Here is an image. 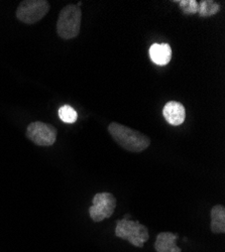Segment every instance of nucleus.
<instances>
[{"instance_id":"obj_7","label":"nucleus","mask_w":225,"mask_h":252,"mask_svg":"<svg viewBox=\"0 0 225 252\" xmlns=\"http://www.w3.org/2000/svg\"><path fill=\"white\" fill-rule=\"evenodd\" d=\"M162 116L166 121L174 126L181 125L186 118V110L178 101H170L162 108Z\"/></svg>"},{"instance_id":"obj_3","label":"nucleus","mask_w":225,"mask_h":252,"mask_svg":"<svg viewBox=\"0 0 225 252\" xmlns=\"http://www.w3.org/2000/svg\"><path fill=\"white\" fill-rule=\"evenodd\" d=\"M115 235L122 240H128L131 245L138 248L144 247V243L150 238L149 229L145 225L126 218L117 221Z\"/></svg>"},{"instance_id":"obj_4","label":"nucleus","mask_w":225,"mask_h":252,"mask_svg":"<svg viewBox=\"0 0 225 252\" xmlns=\"http://www.w3.org/2000/svg\"><path fill=\"white\" fill-rule=\"evenodd\" d=\"M50 10V3L46 0H25L16 9V17L27 25H33L44 18Z\"/></svg>"},{"instance_id":"obj_12","label":"nucleus","mask_w":225,"mask_h":252,"mask_svg":"<svg viewBox=\"0 0 225 252\" xmlns=\"http://www.w3.org/2000/svg\"><path fill=\"white\" fill-rule=\"evenodd\" d=\"M58 114L60 119L65 123H74L78 117L76 110L69 106V105H64V106L61 107L58 111Z\"/></svg>"},{"instance_id":"obj_2","label":"nucleus","mask_w":225,"mask_h":252,"mask_svg":"<svg viewBox=\"0 0 225 252\" xmlns=\"http://www.w3.org/2000/svg\"><path fill=\"white\" fill-rule=\"evenodd\" d=\"M82 11L76 4H69L60 11L57 22V32L63 39H71L79 34Z\"/></svg>"},{"instance_id":"obj_8","label":"nucleus","mask_w":225,"mask_h":252,"mask_svg":"<svg viewBox=\"0 0 225 252\" xmlns=\"http://www.w3.org/2000/svg\"><path fill=\"white\" fill-rule=\"evenodd\" d=\"M177 234L172 232H161L158 234L154 247L157 252H181V248L176 244Z\"/></svg>"},{"instance_id":"obj_6","label":"nucleus","mask_w":225,"mask_h":252,"mask_svg":"<svg viewBox=\"0 0 225 252\" xmlns=\"http://www.w3.org/2000/svg\"><path fill=\"white\" fill-rule=\"evenodd\" d=\"M27 136L36 145L51 146L57 139V130L51 124L35 121L28 126Z\"/></svg>"},{"instance_id":"obj_9","label":"nucleus","mask_w":225,"mask_h":252,"mask_svg":"<svg viewBox=\"0 0 225 252\" xmlns=\"http://www.w3.org/2000/svg\"><path fill=\"white\" fill-rule=\"evenodd\" d=\"M150 58L158 66L168 65L172 59V49L169 44H154L150 48Z\"/></svg>"},{"instance_id":"obj_11","label":"nucleus","mask_w":225,"mask_h":252,"mask_svg":"<svg viewBox=\"0 0 225 252\" xmlns=\"http://www.w3.org/2000/svg\"><path fill=\"white\" fill-rule=\"evenodd\" d=\"M220 9V5L212 1V0H202L199 2V9L198 13L201 17H208L216 14Z\"/></svg>"},{"instance_id":"obj_10","label":"nucleus","mask_w":225,"mask_h":252,"mask_svg":"<svg viewBox=\"0 0 225 252\" xmlns=\"http://www.w3.org/2000/svg\"><path fill=\"white\" fill-rule=\"evenodd\" d=\"M210 229L213 233L225 232V208L222 205H215L210 211Z\"/></svg>"},{"instance_id":"obj_1","label":"nucleus","mask_w":225,"mask_h":252,"mask_svg":"<svg viewBox=\"0 0 225 252\" xmlns=\"http://www.w3.org/2000/svg\"><path fill=\"white\" fill-rule=\"evenodd\" d=\"M108 132L120 148L130 153L144 152L151 144L149 136L117 122L109 124Z\"/></svg>"},{"instance_id":"obj_5","label":"nucleus","mask_w":225,"mask_h":252,"mask_svg":"<svg viewBox=\"0 0 225 252\" xmlns=\"http://www.w3.org/2000/svg\"><path fill=\"white\" fill-rule=\"evenodd\" d=\"M89 215L94 222H101L112 216L116 208V199L110 193H98L93 198Z\"/></svg>"},{"instance_id":"obj_13","label":"nucleus","mask_w":225,"mask_h":252,"mask_svg":"<svg viewBox=\"0 0 225 252\" xmlns=\"http://www.w3.org/2000/svg\"><path fill=\"white\" fill-rule=\"evenodd\" d=\"M178 2L182 12L185 15H192L195 13H198L199 9V2H197L196 0H179Z\"/></svg>"}]
</instances>
